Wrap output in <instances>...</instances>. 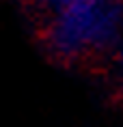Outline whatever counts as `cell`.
I'll use <instances>...</instances> for the list:
<instances>
[{
  "label": "cell",
  "mask_w": 123,
  "mask_h": 127,
  "mask_svg": "<svg viewBox=\"0 0 123 127\" xmlns=\"http://www.w3.org/2000/svg\"><path fill=\"white\" fill-rule=\"evenodd\" d=\"M123 39V2L91 0L50 17L43 43L58 60H84L115 54Z\"/></svg>",
  "instance_id": "6da1fadb"
},
{
  "label": "cell",
  "mask_w": 123,
  "mask_h": 127,
  "mask_svg": "<svg viewBox=\"0 0 123 127\" xmlns=\"http://www.w3.org/2000/svg\"><path fill=\"white\" fill-rule=\"evenodd\" d=\"M84 2H91V0H39V4H41V7H45L52 15L58 13V11H65V9L84 4Z\"/></svg>",
  "instance_id": "7a4b0ae2"
},
{
  "label": "cell",
  "mask_w": 123,
  "mask_h": 127,
  "mask_svg": "<svg viewBox=\"0 0 123 127\" xmlns=\"http://www.w3.org/2000/svg\"><path fill=\"white\" fill-rule=\"evenodd\" d=\"M115 67H117V78H119V84L123 86V39L121 43L117 45L115 50Z\"/></svg>",
  "instance_id": "3957f363"
},
{
  "label": "cell",
  "mask_w": 123,
  "mask_h": 127,
  "mask_svg": "<svg viewBox=\"0 0 123 127\" xmlns=\"http://www.w3.org/2000/svg\"><path fill=\"white\" fill-rule=\"evenodd\" d=\"M121 2H123V0H121Z\"/></svg>",
  "instance_id": "277c9868"
}]
</instances>
